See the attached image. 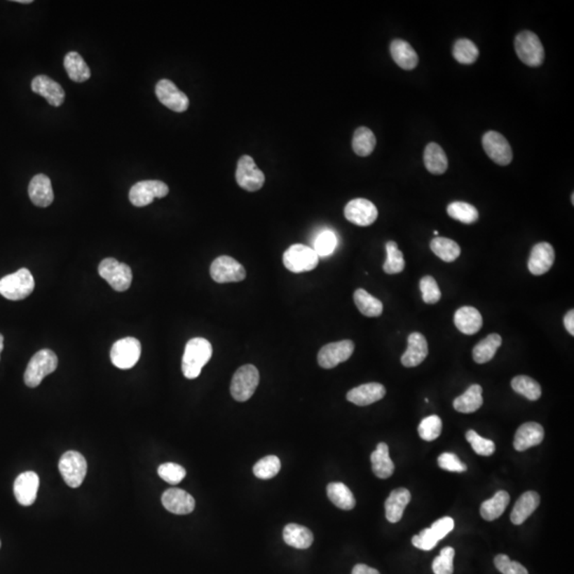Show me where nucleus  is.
Segmentation results:
<instances>
[{
    "label": "nucleus",
    "mask_w": 574,
    "mask_h": 574,
    "mask_svg": "<svg viewBox=\"0 0 574 574\" xmlns=\"http://www.w3.org/2000/svg\"><path fill=\"white\" fill-rule=\"evenodd\" d=\"M512 388L518 394L522 395L531 401L540 398L541 388L539 383L528 376H515L512 381Z\"/></svg>",
    "instance_id": "41"
},
{
    "label": "nucleus",
    "mask_w": 574,
    "mask_h": 574,
    "mask_svg": "<svg viewBox=\"0 0 574 574\" xmlns=\"http://www.w3.org/2000/svg\"><path fill=\"white\" fill-rule=\"evenodd\" d=\"M4 350V336L3 335L0 334V355H1V351Z\"/></svg>",
    "instance_id": "57"
},
{
    "label": "nucleus",
    "mask_w": 574,
    "mask_h": 574,
    "mask_svg": "<svg viewBox=\"0 0 574 574\" xmlns=\"http://www.w3.org/2000/svg\"><path fill=\"white\" fill-rule=\"evenodd\" d=\"M158 474L168 484L176 485L184 479L186 471L180 465L175 464V463H165L158 467Z\"/></svg>",
    "instance_id": "49"
},
{
    "label": "nucleus",
    "mask_w": 574,
    "mask_h": 574,
    "mask_svg": "<svg viewBox=\"0 0 574 574\" xmlns=\"http://www.w3.org/2000/svg\"><path fill=\"white\" fill-rule=\"evenodd\" d=\"M98 273L116 292H125L132 283V271L115 259H104L98 267Z\"/></svg>",
    "instance_id": "8"
},
{
    "label": "nucleus",
    "mask_w": 574,
    "mask_h": 574,
    "mask_svg": "<svg viewBox=\"0 0 574 574\" xmlns=\"http://www.w3.org/2000/svg\"><path fill=\"white\" fill-rule=\"evenodd\" d=\"M438 465L444 470L451 471V472H464L467 470L466 465L460 462L458 456L454 453H449V452L442 453L438 458Z\"/></svg>",
    "instance_id": "53"
},
{
    "label": "nucleus",
    "mask_w": 574,
    "mask_h": 574,
    "mask_svg": "<svg viewBox=\"0 0 574 574\" xmlns=\"http://www.w3.org/2000/svg\"><path fill=\"white\" fill-rule=\"evenodd\" d=\"M423 161L427 170L433 175H442L448 168L446 152L436 143H430L425 147Z\"/></svg>",
    "instance_id": "33"
},
{
    "label": "nucleus",
    "mask_w": 574,
    "mask_h": 574,
    "mask_svg": "<svg viewBox=\"0 0 574 574\" xmlns=\"http://www.w3.org/2000/svg\"><path fill=\"white\" fill-rule=\"evenodd\" d=\"M64 67L67 69V75L71 80L78 83L88 81L90 78V67H88L83 57L76 51H71L65 55Z\"/></svg>",
    "instance_id": "31"
},
{
    "label": "nucleus",
    "mask_w": 574,
    "mask_h": 574,
    "mask_svg": "<svg viewBox=\"0 0 574 574\" xmlns=\"http://www.w3.org/2000/svg\"><path fill=\"white\" fill-rule=\"evenodd\" d=\"M466 439L472 446L475 453L482 456H491L495 453V442L491 439L483 438L473 430H469L466 433Z\"/></svg>",
    "instance_id": "47"
},
{
    "label": "nucleus",
    "mask_w": 574,
    "mask_h": 574,
    "mask_svg": "<svg viewBox=\"0 0 574 574\" xmlns=\"http://www.w3.org/2000/svg\"><path fill=\"white\" fill-rule=\"evenodd\" d=\"M355 351V343L349 339L324 346L318 353V364L324 369H332L347 361Z\"/></svg>",
    "instance_id": "13"
},
{
    "label": "nucleus",
    "mask_w": 574,
    "mask_h": 574,
    "mask_svg": "<svg viewBox=\"0 0 574 574\" xmlns=\"http://www.w3.org/2000/svg\"><path fill=\"white\" fill-rule=\"evenodd\" d=\"M156 95L161 104L175 112L182 113L189 109V97L170 80H160L156 86Z\"/></svg>",
    "instance_id": "15"
},
{
    "label": "nucleus",
    "mask_w": 574,
    "mask_h": 574,
    "mask_svg": "<svg viewBox=\"0 0 574 574\" xmlns=\"http://www.w3.org/2000/svg\"><path fill=\"white\" fill-rule=\"evenodd\" d=\"M453 57L462 64H473L479 57V49L472 41L460 39L453 46Z\"/></svg>",
    "instance_id": "43"
},
{
    "label": "nucleus",
    "mask_w": 574,
    "mask_h": 574,
    "mask_svg": "<svg viewBox=\"0 0 574 574\" xmlns=\"http://www.w3.org/2000/svg\"><path fill=\"white\" fill-rule=\"evenodd\" d=\"M409 501H411V493L406 488L392 491L385 501L386 519L392 524L400 521Z\"/></svg>",
    "instance_id": "26"
},
{
    "label": "nucleus",
    "mask_w": 574,
    "mask_h": 574,
    "mask_svg": "<svg viewBox=\"0 0 574 574\" xmlns=\"http://www.w3.org/2000/svg\"><path fill=\"white\" fill-rule=\"evenodd\" d=\"M34 285L36 283L30 271L27 268H22L0 280V295L7 299L18 301L30 296L34 292Z\"/></svg>",
    "instance_id": "3"
},
{
    "label": "nucleus",
    "mask_w": 574,
    "mask_h": 574,
    "mask_svg": "<svg viewBox=\"0 0 574 574\" xmlns=\"http://www.w3.org/2000/svg\"><path fill=\"white\" fill-rule=\"evenodd\" d=\"M446 211L450 217L463 224H466V225H470L479 219V212L477 207H473L470 203H463V201L450 203Z\"/></svg>",
    "instance_id": "40"
},
{
    "label": "nucleus",
    "mask_w": 574,
    "mask_h": 574,
    "mask_svg": "<svg viewBox=\"0 0 574 574\" xmlns=\"http://www.w3.org/2000/svg\"><path fill=\"white\" fill-rule=\"evenodd\" d=\"M235 179L238 184L248 191H259L265 183V175L250 156H242L238 160Z\"/></svg>",
    "instance_id": "11"
},
{
    "label": "nucleus",
    "mask_w": 574,
    "mask_h": 574,
    "mask_svg": "<svg viewBox=\"0 0 574 574\" xmlns=\"http://www.w3.org/2000/svg\"><path fill=\"white\" fill-rule=\"evenodd\" d=\"M515 50L518 57L528 67H540L544 63V46L538 36L531 31H522L516 36Z\"/></svg>",
    "instance_id": "4"
},
{
    "label": "nucleus",
    "mask_w": 574,
    "mask_h": 574,
    "mask_svg": "<svg viewBox=\"0 0 574 574\" xmlns=\"http://www.w3.org/2000/svg\"><path fill=\"white\" fill-rule=\"evenodd\" d=\"M355 306L362 314L367 317H378L383 313V303L374 296L370 295L365 289H359L355 291Z\"/></svg>",
    "instance_id": "38"
},
{
    "label": "nucleus",
    "mask_w": 574,
    "mask_h": 574,
    "mask_svg": "<svg viewBox=\"0 0 574 574\" xmlns=\"http://www.w3.org/2000/svg\"><path fill=\"white\" fill-rule=\"evenodd\" d=\"M16 3L31 4V3H32V0H16Z\"/></svg>",
    "instance_id": "58"
},
{
    "label": "nucleus",
    "mask_w": 574,
    "mask_h": 574,
    "mask_svg": "<svg viewBox=\"0 0 574 574\" xmlns=\"http://www.w3.org/2000/svg\"><path fill=\"white\" fill-rule=\"evenodd\" d=\"M540 503V497L535 491H526L516 502L513 512L510 514V520L515 526L524 524Z\"/></svg>",
    "instance_id": "27"
},
{
    "label": "nucleus",
    "mask_w": 574,
    "mask_h": 574,
    "mask_svg": "<svg viewBox=\"0 0 574 574\" xmlns=\"http://www.w3.org/2000/svg\"><path fill=\"white\" fill-rule=\"evenodd\" d=\"M421 291L423 294V299L425 303L435 304L442 298V292L438 287L437 282L431 275H425L421 280Z\"/></svg>",
    "instance_id": "50"
},
{
    "label": "nucleus",
    "mask_w": 574,
    "mask_h": 574,
    "mask_svg": "<svg viewBox=\"0 0 574 574\" xmlns=\"http://www.w3.org/2000/svg\"><path fill=\"white\" fill-rule=\"evenodd\" d=\"M502 345V337L499 334L488 335L484 339L477 343L473 348V360L475 363L485 364L488 363L491 360L495 357L497 350L499 349L500 346Z\"/></svg>",
    "instance_id": "35"
},
{
    "label": "nucleus",
    "mask_w": 574,
    "mask_h": 574,
    "mask_svg": "<svg viewBox=\"0 0 574 574\" xmlns=\"http://www.w3.org/2000/svg\"><path fill=\"white\" fill-rule=\"evenodd\" d=\"M429 349L428 341L421 333L414 332L407 337V349L401 357L405 367H416L427 359Z\"/></svg>",
    "instance_id": "19"
},
{
    "label": "nucleus",
    "mask_w": 574,
    "mask_h": 574,
    "mask_svg": "<svg viewBox=\"0 0 574 574\" xmlns=\"http://www.w3.org/2000/svg\"><path fill=\"white\" fill-rule=\"evenodd\" d=\"M545 438V430L537 423H524L516 432L514 448L517 451H526L538 446Z\"/></svg>",
    "instance_id": "24"
},
{
    "label": "nucleus",
    "mask_w": 574,
    "mask_h": 574,
    "mask_svg": "<svg viewBox=\"0 0 574 574\" xmlns=\"http://www.w3.org/2000/svg\"><path fill=\"white\" fill-rule=\"evenodd\" d=\"M28 194L31 201L40 207H47L53 203V185L46 175L39 174L29 183Z\"/></svg>",
    "instance_id": "22"
},
{
    "label": "nucleus",
    "mask_w": 574,
    "mask_h": 574,
    "mask_svg": "<svg viewBox=\"0 0 574 574\" xmlns=\"http://www.w3.org/2000/svg\"><path fill=\"white\" fill-rule=\"evenodd\" d=\"M213 348L207 339L203 337L191 339L185 346L182 357V372L185 378L194 380L200 376L203 368L209 363Z\"/></svg>",
    "instance_id": "1"
},
{
    "label": "nucleus",
    "mask_w": 574,
    "mask_h": 574,
    "mask_svg": "<svg viewBox=\"0 0 574 574\" xmlns=\"http://www.w3.org/2000/svg\"><path fill=\"white\" fill-rule=\"evenodd\" d=\"M563 324H565L566 330L573 336L574 335V310H571L566 314L563 317Z\"/></svg>",
    "instance_id": "55"
},
{
    "label": "nucleus",
    "mask_w": 574,
    "mask_h": 574,
    "mask_svg": "<svg viewBox=\"0 0 574 574\" xmlns=\"http://www.w3.org/2000/svg\"><path fill=\"white\" fill-rule=\"evenodd\" d=\"M454 324L464 334L473 335L482 329V315L472 306H463L454 315Z\"/></svg>",
    "instance_id": "25"
},
{
    "label": "nucleus",
    "mask_w": 574,
    "mask_h": 574,
    "mask_svg": "<svg viewBox=\"0 0 574 574\" xmlns=\"http://www.w3.org/2000/svg\"><path fill=\"white\" fill-rule=\"evenodd\" d=\"M495 566L502 574H528V570L517 561H510L505 554L496 556Z\"/></svg>",
    "instance_id": "51"
},
{
    "label": "nucleus",
    "mask_w": 574,
    "mask_h": 574,
    "mask_svg": "<svg viewBox=\"0 0 574 574\" xmlns=\"http://www.w3.org/2000/svg\"><path fill=\"white\" fill-rule=\"evenodd\" d=\"M337 246V238L334 232L331 230H326L319 233L315 238L314 251L319 258L320 257H328L334 252Z\"/></svg>",
    "instance_id": "45"
},
{
    "label": "nucleus",
    "mask_w": 574,
    "mask_h": 574,
    "mask_svg": "<svg viewBox=\"0 0 574 574\" xmlns=\"http://www.w3.org/2000/svg\"><path fill=\"white\" fill-rule=\"evenodd\" d=\"M260 382V374L255 366L244 365L238 368L232 378L231 395L238 402L249 400L254 394Z\"/></svg>",
    "instance_id": "5"
},
{
    "label": "nucleus",
    "mask_w": 574,
    "mask_h": 574,
    "mask_svg": "<svg viewBox=\"0 0 574 574\" xmlns=\"http://www.w3.org/2000/svg\"><path fill=\"white\" fill-rule=\"evenodd\" d=\"M555 251L549 242H539L533 247L528 267L534 275H545L554 264Z\"/></svg>",
    "instance_id": "18"
},
{
    "label": "nucleus",
    "mask_w": 574,
    "mask_h": 574,
    "mask_svg": "<svg viewBox=\"0 0 574 574\" xmlns=\"http://www.w3.org/2000/svg\"><path fill=\"white\" fill-rule=\"evenodd\" d=\"M353 574H380V572L374 568L368 567L364 563H359L353 568Z\"/></svg>",
    "instance_id": "56"
},
{
    "label": "nucleus",
    "mask_w": 574,
    "mask_h": 574,
    "mask_svg": "<svg viewBox=\"0 0 574 574\" xmlns=\"http://www.w3.org/2000/svg\"><path fill=\"white\" fill-rule=\"evenodd\" d=\"M40 487V477L34 471L18 475L14 482V496L22 506H30L36 501Z\"/></svg>",
    "instance_id": "17"
},
{
    "label": "nucleus",
    "mask_w": 574,
    "mask_h": 574,
    "mask_svg": "<svg viewBox=\"0 0 574 574\" xmlns=\"http://www.w3.org/2000/svg\"><path fill=\"white\" fill-rule=\"evenodd\" d=\"M482 144L487 156L498 165L506 166L513 161L512 147L501 133L488 131L483 135Z\"/></svg>",
    "instance_id": "14"
},
{
    "label": "nucleus",
    "mask_w": 574,
    "mask_h": 574,
    "mask_svg": "<svg viewBox=\"0 0 574 574\" xmlns=\"http://www.w3.org/2000/svg\"><path fill=\"white\" fill-rule=\"evenodd\" d=\"M57 367V357L49 349L40 350L32 357L25 371L24 380L30 388H38L43 378L55 371Z\"/></svg>",
    "instance_id": "2"
},
{
    "label": "nucleus",
    "mask_w": 574,
    "mask_h": 574,
    "mask_svg": "<svg viewBox=\"0 0 574 574\" xmlns=\"http://www.w3.org/2000/svg\"><path fill=\"white\" fill-rule=\"evenodd\" d=\"M283 263L286 269L292 273H306L316 268L319 257L310 247L295 244L284 252Z\"/></svg>",
    "instance_id": "6"
},
{
    "label": "nucleus",
    "mask_w": 574,
    "mask_h": 574,
    "mask_svg": "<svg viewBox=\"0 0 574 574\" xmlns=\"http://www.w3.org/2000/svg\"><path fill=\"white\" fill-rule=\"evenodd\" d=\"M327 493L330 501L341 510H353L357 503L355 496L343 483H330L327 487Z\"/></svg>",
    "instance_id": "36"
},
{
    "label": "nucleus",
    "mask_w": 574,
    "mask_h": 574,
    "mask_svg": "<svg viewBox=\"0 0 574 574\" xmlns=\"http://www.w3.org/2000/svg\"><path fill=\"white\" fill-rule=\"evenodd\" d=\"M456 551L451 547H446L440 551L432 563L434 574H453V559Z\"/></svg>",
    "instance_id": "48"
},
{
    "label": "nucleus",
    "mask_w": 574,
    "mask_h": 574,
    "mask_svg": "<svg viewBox=\"0 0 574 574\" xmlns=\"http://www.w3.org/2000/svg\"><path fill=\"white\" fill-rule=\"evenodd\" d=\"M280 469H281V462L279 458L275 456H268L259 460L253 466V473L259 479L269 480L279 473Z\"/></svg>",
    "instance_id": "44"
},
{
    "label": "nucleus",
    "mask_w": 574,
    "mask_h": 574,
    "mask_svg": "<svg viewBox=\"0 0 574 574\" xmlns=\"http://www.w3.org/2000/svg\"><path fill=\"white\" fill-rule=\"evenodd\" d=\"M442 430V421L437 415H432L421 421L418 427L419 436L425 442H433L439 437Z\"/></svg>",
    "instance_id": "46"
},
{
    "label": "nucleus",
    "mask_w": 574,
    "mask_h": 574,
    "mask_svg": "<svg viewBox=\"0 0 574 574\" xmlns=\"http://www.w3.org/2000/svg\"><path fill=\"white\" fill-rule=\"evenodd\" d=\"M0 546H1V544H0Z\"/></svg>",
    "instance_id": "60"
},
{
    "label": "nucleus",
    "mask_w": 574,
    "mask_h": 574,
    "mask_svg": "<svg viewBox=\"0 0 574 574\" xmlns=\"http://www.w3.org/2000/svg\"><path fill=\"white\" fill-rule=\"evenodd\" d=\"M510 495L505 491H500L491 499L483 502L481 506V516L486 521L498 519L505 512L510 504Z\"/></svg>",
    "instance_id": "34"
},
{
    "label": "nucleus",
    "mask_w": 574,
    "mask_h": 574,
    "mask_svg": "<svg viewBox=\"0 0 574 574\" xmlns=\"http://www.w3.org/2000/svg\"><path fill=\"white\" fill-rule=\"evenodd\" d=\"M31 88L36 94L41 95L53 107H60L65 100L63 88L48 76L40 75L34 78Z\"/></svg>",
    "instance_id": "21"
},
{
    "label": "nucleus",
    "mask_w": 574,
    "mask_h": 574,
    "mask_svg": "<svg viewBox=\"0 0 574 574\" xmlns=\"http://www.w3.org/2000/svg\"><path fill=\"white\" fill-rule=\"evenodd\" d=\"M390 53L397 65L401 69L411 71L418 64V55L411 44L403 40L392 41L390 44Z\"/></svg>",
    "instance_id": "28"
},
{
    "label": "nucleus",
    "mask_w": 574,
    "mask_h": 574,
    "mask_svg": "<svg viewBox=\"0 0 574 574\" xmlns=\"http://www.w3.org/2000/svg\"><path fill=\"white\" fill-rule=\"evenodd\" d=\"M571 200H572V205H574V194H572Z\"/></svg>",
    "instance_id": "59"
},
{
    "label": "nucleus",
    "mask_w": 574,
    "mask_h": 574,
    "mask_svg": "<svg viewBox=\"0 0 574 574\" xmlns=\"http://www.w3.org/2000/svg\"><path fill=\"white\" fill-rule=\"evenodd\" d=\"M376 139L374 132L367 127H360L353 135V151L360 156H368L376 147Z\"/></svg>",
    "instance_id": "39"
},
{
    "label": "nucleus",
    "mask_w": 574,
    "mask_h": 574,
    "mask_svg": "<svg viewBox=\"0 0 574 574\" xmlns=\"http://www.w3.org/2000/svg\"><path fill=\"white\" fill-rule=\"evenodd\" d=\"M162 504L170 513L187 515L194 510L195 499L182 489L170 488L162 496Z\"/></svg>",
    "instance_id": "20"
},
{
    "label": "nucleus",
    "mask_w": 574,
    "mask_h": 574,
    "mask_svg": "<svg viewBox=\"0 0 574 574\" xmlns=\"http://www.w3.org/2000/svg\"><path fill=\"white\" fill-rule=\"evenodd\" d=\"M283 539L285 544L293 548L304 550L310 548L314 541L313 533L306 526L289 524L284 528Z\"/></svg>",
    "instance_id": "30"
},
{
    "label": "nucleus",
    "mask_w": 574,
    "mask_h": 574,
    "mask_svg": "<svg viewBox=\"0 0 574 574\" xmlns=\"http://www.w3.org/2000/svg\"><path fill=\"white\" fill-rule=\"evenodd\" d=\"M385 394V388L380 383H367L350 390L347 400L359 406H367L384 398Z\"/></svg>",
    "instance_id": "23"
},
{
    "label": "nucleus",
    "mask_w": 574,
    "mask_h": 574,
    "mask_svg": "<svg viewBox=\"0 0 574 574\" xmlns=\"http://www.w3.org/2000/svg\"><path fill=\"white\" fill-rule=\"evenodd\" d=\"M453 528L454 521L450 517L440 518L437 521L434 522L431 526L432 532L434 533L438 540L444 538L451 531H453Z\"/></svg>",
    "instance_id": "54"
},
{
    "label": "nucleus",
    "mask_w": 574,
    "mask_h": 574,
    "mask_svg": "<svg viewBox=\"0 0 574 574\" xmlns=\"http://www.w3.org/2000/svg\"><path fill=\"white\" fill-rule=\"evenodd\" d=\"M142 346L139 339L125 337L119 339L111 349V361L119 369H130L135 367L141 357Z\"/></svg>",
    "instance_id": "9"
},
{
    "label": "nucleus",
    "mask_w": 574,
    "mask_h": 574,
    "mask_svg": "<svg viewBox=\"0 0 574 574\" xmlns=\"http://www.w3.org/2000/svg\"><path fill=\"white\" fill-rule=\"evenodd\" d=\"M210 273L212 279L217 283L240 282L246 278L244 266L228 255H221L215 259L212 263Z\"/></svg>",
    "instance_id": "12"
},
{
    "label": "nucleus",
    "mask_w": 574,
    "mask_h": 574,
    "mask_svg": "<svg viewBox=\"0 0 574 574\" xmlns=\"http://www.w3.org/2000/svg\"><path fill=\"white\" fill-rule=\"evenodd\" d=\"M482 392L483 390L480 385L473 384L462 396L454 400V409L463 414L474 413L483 405Z\"/></svg>",
    "instance_id": "32"
},
{
    "label": "nucleus",
    "mask_w": 574,
    "mask_h": 574,
    "mask_svg": "<svg viewBox=\"0 0 574 574\" xmlns=\"http://www.w3.org/2000/svg\"><path fill=\"white\" fill-rule=\"evenodd\" d=\"M168 191L170 189L162 181H141L131 187L129 199L135 207H143L153 203L156 198H164L168 196Z\"/></svg>",
    "instance_id": "10"
},
{
    "label": "nucleus",
    "mask_w": 574,
    "mask_h": 574,
    "mask_svg": "<svg viewBox=\"0 0 574 574\" xmlns=\"http://www.w3.org/2000/svg\"><path fill=\"white\" fill-rule=\"evenodd\" d=\"M386 252H388V259L383 265V271L388 275L402 273L404 271L405 261L403 258V253L399 250L397 242H388L386 244Z\"/></svg>",
    "instance_id": "42"
},
{
    "label": "nucleus",
    "mask_w": 574,
    "mask_h": 574,
    "mask_svg": "<svg viewBox=\"0 0 574 574\" xmlns=\"http://www.w3.org/2000/svg\"><path fill=\"white\" fill-rule=\"evenodd\" d=\"M431 250L444 262H454L460 255V247L450 238H435L431 242Z\"/></svg>",
    "instance_id": "37"
},
{
    "label": "nucleus",
    "mask_w": 574,
    "mask_h": 574,
    "mask_svg": "<svg viewBox=\"0 0 574 574\" xmlns=\"http://www.w3.org/2000/svg\"><path fill=\"white\" fill-rule=\"evenodd\" d=\"M372 471L380 479H388L392 477L395 471V465L390 458V449L385 442H380L376 449L372 452L371 458Z\"/></svg>",
    "instance_id": "29"
},
{
    "label": "nucleus",
    "mask_w": 574,
    "mask_h": 574,
    "mask_svg": "<svg viewBox=\"0 0 574 574\" xmlns=\"http://www.w3.org/2000/svg\"><path fill=\"white\" fill-rule=\"evenodd\" d=\"M378 209L371 201L357 198L349 201L345 207L346 219L359 227H368L378 218Z\"/></svg>",
    "instance_id": "16"
},
{
    "label": "nucleus",
    "mask_w": 574,
    "mask_h": 574,
    "mask_svg": "<svg viewBox=\"0 0 574 574\" xmlns=\"http://www.w3.org/2000/svg\"><path fill=\"white\" fill-rule=\"evenodd\" d=\"M438 541L439 540L436 538L435 535L432 532L431 528H425L418 535H415L411 539L414 547L423 551H430L435 548L437 546Z\"/></svg>",
    "instance_id": "52"
},
{
    "label": "nucleus",
    "mask_w": 574,
    "mask_h": 574,
    "mask_svg": "<svg viewBox=\"0 0 574 574\" xmlns=\"http://www.w3.org/2000/svg\"><path fill=\"white\" fill-rule=\"evenodd\" d=\"M59 470L63 480L69 487L77 488L86 479L88 464L86 458L77 451H67L59 462Z\"/></svg>",
    "instance_id": "7"
}]
</instances>
